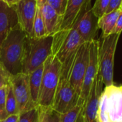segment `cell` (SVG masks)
Masks as SVG:
<instances>
[{"label":"cell","instance_id":"cell-1","mask_svg":"<svg viewBox=\"0 0 122 122\" xmlns=\"http://www.w3.org/2000/svg\"><path fill=\"white\" fill-rule=\"evenodd\" d=\"M27 36L17 25L0 46V61L12 76L22 73L24 48Z\"/></svg>","mask_w":122,"mask_h":122},{"label":"cell","instance_id":"cell-2","mask_svg":"<svg viewBox=\"0 0 122 122\" xmlns=\"http://www.w3.org/2000/svg\"><path fill=\"white\" fill-rule=\"evenodd\" d=\"M76 54V52L71 55L61 66L60 78L51 107L60 114L69 111L79 101L80 97L70 83L71 71Z\"/></svg>","mask_w":122,"mask_h":122},{"label":"cell","instance_id":"cell-3","mask_svg":"<svg viewBox=\"0 0 122 122\" xmlns=\"http://www.w3.org/2000/svg\"><path fill=\"white\" fill-rule=\"evenodd\" d=\"M52 36L40 38L27 37L22 73L29 74L44 64L47 58L52 55Z\"/></svg>","mask_w":122,"mask_h":122},{"label":"cell","instance_id":"cell-4","mask_svg":"<svg viewBox=\"0 0 122 122\" xmlns=\"http://www.w3.org/2000/svg\"><path fill=\"white\" fill-rule=\"evenodd\" d=\"M62 63L52 55L44 63L42 83L38 98L40 108L52 107L58 84Z\"/></svg>","mask_w":122,"mask_h":122},{"label":"cell","instance_id":"cell-5","mask_svg":"<svg viewBox=\"0 0 122 122\" xmlns=\"http://www.w3.org/2000/svg\"><path fill=\"white\" fill-rule=\"evenodd\" d=\"M98 122H122V85L105 87L99 99Z\"/></svg>","mask_w":122,"mask_h":122},{"label":"cell","instance_id":"cell-6","mask_svg":"<svg viewBox=\"0 0 122 122\" xmlns=\"http://www.w3.org/2000/svg\"><path fill=\"white\" fill-rule=\"evenodd\" d=\"M119 37V34H111L98 39L99 74L105 87L113 84L114 55Z\"/></svg>","mask_w":122,"mask_h":122},{"label":"cell","instance_id":"cell-7","mask_svg":"<svg viewBox=\"0 0 122 122\" xmlns=\"http://www.w3.org/2000/svg\"><path fill=\"white\" fill-rule=\"evenodd\" d=\"M83 43L84 41L75 27L60 30L52 35V55L63 63Z\"/></svg>","mask_w":122,"mask_h":122},{"label":"cell","instance_id":"cell-8","mask_svg":"<svg viewBox=\"0 0 122 122\" xmlns=\"http://www.w3.org/2000/svg\"><path fill=\"white\" fill-rule=\"evenodd\" d=\"M98 18L92 10L91 1L83 8L73 27H75L84 42H90L96 40L98 34Z\"/></svg>","mask_w":122,"mask_h":122},{"label":"cell","instance_id":"cell-9","mask_svg":"<svg viewBox=\"0 0 122 122\" xmlns=\"http://www.w3.org/2000/svg\"><path fill=\"white\" fill-rule=\"evenodd\" d=\"M88 56L89 42H84L78 47L71 67L70 83L79 97L88 63Z\"/></svg>","mask_w":122,"mask_h":122},{"label":"cell","instance_id":"cell-10","mask_svg":"<svg viewBox=\"0 0 122 122\" xmlns=\"http://www.w3.org/2000/svg\"><path fill=\"white\" fill-rule=\"evenodd\" d=\"M11 84L20 113L37 107L32 100L28 74L20 73L12 76Z\"/></svg>","mask_w":122,"mask_h":122},{"label":"cell","instance_id":"cell-11","mask_svg":"<svg viewBox=\"0 0 122 122\" xmlns=\"http://www.w3.org/2000/svg\"><path fill=\"white\" fill-rule=\"evenodd\" d=\"M98 73V41L96 39L89 42L88 63L86 68L78 103L83 104L89 94L93 82Z\"/></svg>","mask_w":122,"mask_h":122},{"label":"cell","instance_id":"cell-12","mask_svg":"<svg viewBox=\"0 0 122 122\" xmlns=\"http://www.w3.org/2000/svg\"><path fill=\"white\" fill-rule=\"evenodd\" d=\"M103 82L98 74L95 78L91 86L89 94L83 105V122H98V111L99 99L103 91Z\"/></svg>","mask_w":122,"mask_h":122},{"label":"cell","instance_id":"cell-13","mask_svg":"<svg viewBox=\"0 0 122 122\" xmlns=\"http://www.w3.org/2000/svg\"><path fill=\"white\" fill-rule=\"evenodd\" d=\"M15 7L18 25L29 37H32V26L37 8V0H20Z\"/></svg>","mask_w":122,"mask_h":122},{"label":"cell","instance_id":"cell-14","mask_svg":"<svg viewBox=\"0 0 122 122\" xmlns=\"http://www.w3.org/2000/svg\"><path fill=\"white\" fill-rule=\"evenodd\" d=\"M17 25L15 5L10 7L0 1V46L11 30Z\"/></svg>","mask_w":122,"mask_h":122},{"label":"cell","instance_id":"cell-15","mask_svg":"<svg viewBox=\"0 0 122 122\" xmlns=\"http://www.w3.org/2000/svg\"><path fill=\"white\" fill-rule=\"evenodd\" d=\"M37 5L42 12L47 36H52L60 30L62 22V17L60 16L57 12L44 0H37Z\"/></svg>","mask_w":122,"mask_h":122},{"label":"cell","instance_id":"cell-16","mask_svg":"<svg viewBox=\"0 0 122 122\" xmlns=\"http://www.w3.org/2000/svg\"><path fill=\"white\" fill-rule=\"evenodd\" d=\"M91 0H68L65 14L62 17L60 30L71 29L86 5Z\"/></svg>","mask_w":122,"mask_h":122},{"label":"cell","instance_id":"cell-17","mask_svg":"<svg viewBox=\"0 0 122 122\" xmlns=\"http://www.w3.org/2000/svg\"><path fill=\"white\" fill-rule=\"evenodd\" d=\"M43 68H44V64L28 74L32 100L34 104L35 105V106L37 107L38 106V98H39V94H40V86L42 83Z\"/></svg>","mask_w":122,"mask_h":122},{"label":"cell","instance_id":"cell-18","mask_svg":"<svg viewBox=\"0 0 122 122\" xmlns=\"http://www.w3.org/2000/svg\"><path fill=\"white\" fill-rule=\"evenodd\" d=\"M120 12V10H116L108 13H105L98 18V28L101 30L102 35L107 36L112 34Z\"/></svg>","mask_w":122,"mask_h":122},{"label":"cell","instance_id":"cell-19","mask_svg":"<svg viewBox=\"0 0 122 122\" xmlns=\"http://www.w3.org/2000/svg\"><path fill=\"white\" fill-rule=\"evenodd\" d=\"M46 36H47V34H46L45 22L43 20L40 8L37 5V12H36L35 20H34L33 26H32V37L40 38V37H43Z\"/></svg>","mask_w":122,"mask_h":122},{"label":"cell","instance_id":"cell-20","mask_svg":"<svg viewBox=\"0 0 122 122\" xmlns=\"http://www.w3.org/2000/svg\"><path fill=\"white\" fill-rule=\"evenodd\" d=\"M6 111L8 116L12 115H19L20 112L17 107V103L14 94L11 83L7 86L6 95Z\"/></svg>","mask_w":122,"mask_h":122},{"label":"cell","instance_id":"cell-21","mask_svg":"<svg viewBox=\"0 0 122 122\" xmlns=\"http://www.w3.org/2000/svg\"><path fill=\"white\" fill-rule=\"evenodd\" d=\"M39 108L38 122H60V113L51 107Z\"/></svg>","mask_w":122,"mask_h":122},{"label":"cell","instance_id":"cell-22","mask_svg":"<svg viewBox=\"0 0 122 122\" xmlns=\"http://www.w3.org/2000/svg\"><path fill=\"white\" fill-rule=\"evenodd\" d=\"M83 105L78 103L69 111L60 114V122H76L83 110Z\"/></svg>","mask_w":122,"mask_h":122},{"label":"cell","instance_id":"cell-23","mask_svg":"<svg viewBox=\"0 0 122 122\" xmlns=\"http://www.w3.org/2000/svg\"><path fill=\"white\" fill-rule=\"evenodd\" d=\"M39 111L40 108L38 106L20 113L17 122H37L39 116Z\"/></svg>","mask_w":122,"mask_h":122},{"label":"cell","instance_id":"cell-24","mask_svg":"<svg viewBox=\"0 0 122 122\" xmlns=\"http://www.w3.org/2000/svg\"><path fill=\"white\" fill-rule=\"evenodd\" d=\"M44 1L52 7L60 16L63 17L66 10L68 0H44Z\"/></svg>","mask_w":122,"mask_h":122},{"label":"cell","instance_id":"cell-25","mask_svg":"<svg viewBox=\"0 0 122 122\" xmlns=\"http://www.w3.org/2000/svg\"><path fill=\"white\" fill-rule=\"evenodd\" d=\"M109 3L110 0H96L93 6L92 7V10L94 15L98 18H100L106 13Z\"/></svg>","mask_w":122,"mask_h":122},{"label":"cell","instance_id":"cell-26","mask_svg":"<svg viewBox=\"0 0 122 122\" xmlns=\"http://www.w3.org/2000/svg\"><path fill=\"white\" fill-rule=\"evenodd\" d=\"M12 75L0 61V88H6L10 83Z\"/></svg>","mask_w":122,"mask_h":122},{"label":"cell","instance_id":"cell-27","mask_svg":"<svg viewBox=\"0 0 122 122\" xmlns=\"http://www.w3.org/2000/svg\"><path fill=\"white\" fill-rule=\"evenodd\" d=\"M6 95L7 87L0 88V121L8 116L6 111Z\"/></svg>","mask_w":122,"mask_h":122},{"label":"cell","instance_id":"cell-28","mask_svg":"<svg viewBox=\"0 0 122 122\" xmlns=\"http://www.w3.org/2000/svg\"><path fill=\"white\" fill-rule=\"evenodd\" d=\"M121 2H122V0H110V3L106 11V13H108L112 11L119 10Z\"/></svg>","mask_w":122,"mask_h":122},{"label":"cell","instance_id":"cell-29","mask_svg":"<svg viewBox=\"0 0 122 122\" xmlns=\"http://www.w3.org/2000/svg\"><path fill=\"white\" fill-rule=\"evenodd\" d=\"M122 32V11L120 12L119 16L116 20L115 27L113 30L112 34H119L121 35V32Z\"/></svg>","mask_w":122,"mask_h":122},{"label":"cell","instance_id":"cell-30","mask_svg":"<svg viewBox=\"0 0 122 122\" xmlns=\"http://www.w3.org/2000/svg\"><path fill=\"white\" fill-rule=\"evenodd\" d=\"M19 115H12V116H7L6 118L0 121V122H17L19 118Z\"/></svg>","mask_w":122,"mask_h":122},{"label":"cell","instance_id":"cell-31","mask_svg":"<svg viewBox=\"0 0 122 122\" xmlns=\"http://www.w3.org/2000/svg\"><path fill=\"white\" fill-rule=\"evenodd\" d=\"M0 1L7 4V5H9L10 7L16 5L17 3V0H0Z\"/></svg>","mask_w":122,"mask_h":122},{"label":"cell","instance_id":"cell-32","mask_svg":"<svg viewBox=\"0 0 122 122\" xmlns=\"http://www.w3.org/2000/svg\"><path fill=\"white\" fill-rule=\"evenodd\" d=\"M82 111H83V110H82ZM76 122H83V118L82 111H81V114H80V116H79V117H78V119L77 120Z\"/></svg>","mask_w":122,"mask_h":122},{"label":"cell","instance_id":"cell-33","mask_svg":"<svg viewBox=\"0 0 122 122\" xmlns=\"http://www.w3.org/2000/svg\"><path fill=\"white\" fill-rule=\"evenodd\" d=\"M119 10H120L121 11H122V2H121V6H120V8H119Z\"/></svg>","mask_w":122,"mask_h":122},{"label":"cell","instance_id":"cell-34","mask_svg":"<svg viewBox=\"0 0 122 122\" xmlns=\"http://www.w3.org/2000/svg\"><path fill=\"white\" fill-rule=\"evenodd\" d=\"M19 1H20V0H17V2H19Z\"/></svg>","mask_w":122,"mask_h":122},{"label":"cell","instance_id":"cell-35","mask_svg":"<svg viewBox=\"0 0 122 122\" xmlns=\"http://www.w3.org/2000/svg\"><path fill=\"white\" fill-rule=\"evenodd\" d=\"M37 122H38V120H37Z\"/></svg>","mask_w":122,"mask_h":122}]
</instances>
